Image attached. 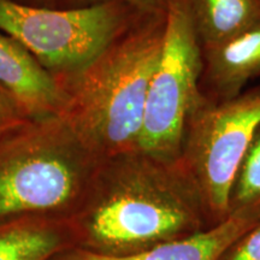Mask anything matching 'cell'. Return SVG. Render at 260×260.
Listing matches in <instances>:
<instances>
[{
  "mask_svg": "<svg viewBox=\"0 0 260 260\" xmlns=\"http://www.w3.org/2000/svg\"><path fill=\"white\" fill-rule=\"evenodd\" d=\"M167 11L141 14L81 73L60 84L67 95L61 117L99 160L139 151Z\"/></svg>",
  "mask_w": 260,
  "mask_h": 260,
  "instance_id": "obj_2",
  "label": "cell"
},
{
  "mask_svg": "<svg viewBox=\"0 0 260 260\" xmlns=\"http://www.w3.org/2000/svg\"><path fill=\"white\" fill-rule=\"evenodd\" d=\"M64 218L28 217L0 223V260H45L61 246Z\"/></svg>",
  "mask_w": 260,
  "mask_h": 260,
  "instance_id": "obj_11",
  "label": "cell"
},
{
  "mask_svg": "<svg viewBox=\"0 0 260 260\" xmlns=\"http://www.w3.org/2000/svg\"><path fill=\"white\" fill-rule=\"evenodd\" d=\"M141 14L121 2L50 9L0 0V31L23 45L61 84L81 73Z\"/></svg>",
  "mask_w": 260,
  "mask_h": 260,
  "instance_id": "obj_4",
  "label": "cell"
},
{
  "mask_svg": "<svg viewBox=\"0 0 260 260\" xmlns=\"http://www.w3.org/2000/svg\"><path fill=\"white\" fill-rule=\"evenodd\" d=\"M260 199V126L240 162L229 198L230 213Z\"/></svg>",
  "mask_w": 260,
  "mask_h": 260,
  "instance_id": "obj_12",
  "label": "cell"
},
{
  "mask_svg": "<svg viewBox=\"0 0 260 260\" xmlns=\"http://www.w3.org/2000/svg\"><path fill=\"white\" fill-rule=\"evenodd\" d=\"M16 2L28 6H37V8L61 9L64 0H16Z\"/></svg>",
  "mask_w": 260,
  "mask_h": 260,
  "instance_id": "obj_16",
  "label": "cell"
},
{
  "mask_svg": "<svg viewBox=\"0 0 260 260\" xmlns=\"http://www.w3.org/2000/svg\"><path fill=\"white\" fill-rule=\"evenodd\" d=\"M99 161L61 116L9 132L0 138V223L73 217Z\"/></svg>",
  "mask_w": 260,
  "mask_h": 260,
  "instance_id": "obj_3",
  "label": "cell"
},
{
  "mask_svg": "<svg viewBox=\"0 0 260 260\" xmlns=\"http://www.w3.org/2000/svg\"><path fill=\"white\" fill-rule=\"evenodd\" d=\"M0 87L32 121L63 116L67 95L58 81L23 45L0 31Z\"/></svg>",
  "mask_w": 260,
  "mask_h": 260,
  "instance_id": "obj_7",
  "label": "cell"
},
{
  "mask_svg": "<svg viewBox=\"0 0 260 260\" xmlns=\"http://www.w3.org/2000/svg\"><path fill=\"white\" fill-rule=\"evenodd\" d=\"M260 223V199L233 211L222 223L188 236L129 255H106L81 249L64 260H217L240 236Z\"/></svg>",
  "mask_w": 260,
  "mask_h": 260,
  "instance_id": "obj_9",
  "label": "cell"
},
{
  "mask_svg": "<svg viewBox=\"0 0 260 260\" xmlns=\"http://www.w3.org/2000/svg\"><path fill=\"white\" fill-rule=\"evenodd\" d=\"M106 2H121L144 12L167 11V0H64L61 9L88 8Z\"/></svg>",
  "mask_w": 260,
  "mask_h": 260,
  "instance_id": "obj_15",
  "label": "cell"
},
{
  "mask_svg": "<svg viewBox=\"0 0 260 260\" xmlns=\"http://www.w3.org/2000/svg\"><path fill=\"white\" fill-rule=\"evenodd\" d=\"M77 217L88 251L129 255L209 229L180 159L132 151L98 162Z\"/></svg>",
  "mask_w": 260,
  "mask_h": 260,
  "instance_id": "obj_1",
  "label": "cell"
},
{
  "mask_svg": "<svg viewBox=\"0 0 260 260\" xmlns=\"http://www.w3.org/2000/svg\"><path fill=\"white\" fill-rule=\"evenodd\" d=\"M217 260H260V223L236 239Z\"/></svg>",
  "mask_w": 260,
  "mask_h": 260,
  "instance_id": "obj_13",
  "label": "cell"
},
{
  "mask_svg": "<svg viewBox=\"0 0 260 260\" xmlns=\"http://www.w3.org/2000/svg\"><path fill=\"white\" fill-rule=\"evenodd\" d=\"M201 50V96L211 103L233 99L245 90L247 83L260 77V21Z\"/></svg>",
  "mask_w": 260,
  "mask_h": 260,
  "instance_id": "obj_8",
  "label": "cell"
},
{
  "mask_svg": "<svg viewBox=\"0 0 260 260\" xmlns=\"http://www.w3.org/2000/svg\"><path fill=\"white\" fill-rule=\"evenodd\" d=\"M201 73L203 50L188 0H167L164 40L149 83L139 151L180 159L187 119L201 98Z\"/></svg>",
  "mask_w": 260,
  "mask_h": 260,
  "instance_id": "obj_6",
  "label": "cell"
},
{
  "mask_svg": "<svg viewBox=\"0 0 260 260\" xmlns=\"http://www.w3.org/2000/svg\"><path fill=\"white\" fill-rule=\"evenodd\" d=\"M201 46L217 44L260 21V0H188Z\"/></svg>",
  "mask_w": 260,
  "mask_h": 260,
  "instance_id": "obj_10",
  "label": "cell"
},
{
  "mask_svg": "<svg viewBox=\"0 0 260 260\" xmlns=\"http://www.w3.org/2000/svg\"><path fill=\"white\" fill-rule=\"evenodd\" d=\"M30 121L27 113L11 94L0 87V138Z\"/></svg>",
  "mask_w": 260,
  "mask_h": 260,
  "instance_id": "obj_14",
  "label": "cell"
},
{
  "mask_svg": "<svg viewBox=\"0 0 260 260\" xmlns=\"http://www.w3.org/2000/svg\"><path fill=\"white\" fill-rule=\"evenodd\" d=\"M259 126L260 86L220 103L201 96L191 110L180 160L199 191L207 228L229 217L236 171Z\"/></svg>",
  "mask_w": 260,
  "mask_h": 260,
  "instance_id": "obj_5",
  "label": "cell"
}]
</instances>
